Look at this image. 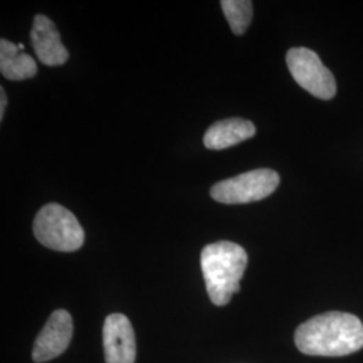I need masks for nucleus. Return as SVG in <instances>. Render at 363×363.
Masks as SVG:
<instances>
[{
	"mask_svg": "<svg viewBox=\"0 0 363 363\" xmlns=\"http://www.w3.org/2000/svg\"><path fill=\"white\" fill-rule=\"evenodd\" d=\"M298 350L313 357H345L363 347L362 322L351 313L331 311L301 323L295 333Z\"/></svg>",
	"mask_w": 363,
	"mask_h": 363,
	"instance_id": "1",
	"label": "nucleus"
},
{
	"mask_svg": "<svg viewBox=\"0 0 363 363\" xmlns=\"http://www.w3.org/2000/svg\"><path fill=\"white\" fill-rule=\"evenodd\" d=\"M247 265V252L235 242L220 241L202 249L201 268L213 304L222 307L232 300L241 288Z\"/></svg>",
	"mask_w": 363,
	"mask_h": 363,
	"instance_id": "2",
	"label": "nucleus"
},
{
	"mask_svg": "<svg viewBox=\"0 0 363 363\" xmlns=\"http://www.w3.org/2000/svg\"><path fill=\"white\" fill-rule=\"evenodd\" d=\"M34 235L43 247L58 252H74L85 241L76 216L58 203H49L39 210L34 220Z\"/></svg>",
	"mask_w": 363,
	"mask_h": 363,
	"instance_id": "3",
	"label": "nucleus"
},
{
	"mask_svg": "<svg viewBox=\"0 0 363 363\" xmlns=\"http://www.w3.org/2000/svg\"><path fill=\"white\" fill-rule=\"evenodd\" d=\"M279 183L280 177L276 171L253 169L216 183L210 189V195L214 201L226 205L250 203L273 194Z\"/></svg>",
	"mask_w": 363,
	"mask_h": 363,
	"instance_id": "4",
	"label": "nucleus"
},
{
	"mask_svg": "<svg viewBox=\"0 0 363 363\" xmlns=\"http://www.w3.org/2000/svg\"><path fill=\"white\" fill-rule=\"evenodd\" d=\"M286 65L294 79L312 96L320 100H331L335 96V78L316 52L306 48H294L286 52Z\"/></svg>",
	"mask_w": 363,
	"mask_h": 363,
	"instance_id": "5",
	"label": "nucleus"
},
{
	"mask_svg": "<svg viewBox=\"0 0 363 363\" xmlns=\"http://www.w3.org/2000/svg\"><path fill=\"white\" fill-rule=\"evenodd\" d=\"M73 337V319L65 310L52 312L43 325L34 347L33 361L37 363L49 362L65 352Z\"/></svg>",
	"mask_w": 363,
	"mask_h": 363,
	"instance_id": "6",
	"label": "nucleus"
},
{
	"mask_svg": "<svg viewBox=\"0 0 363 363\" xmlns=\"http://www.w3.org/2000/svg\"><path fill=\"white\" fill-rule=\"evenodd\" d=\"M103 342L105 363H135L136 340L127 316L112 313L105 319Z\"/></svg>",
	"mask_w": 363,
	"mask_h": 363,
	"instance_id": "7",
	"label": "nucleus"
},
{
	"mask_svg": "<svg viewBox=\"0 0 363 363\" xmlns=\"http://www.w3.org/2000/svg\"><path fill=\"white\" fill-rule=\"evenodd\" d=\"M31 45L43 65L61 66L69 58V52L61 42L55 23L45 15H35L30 31Z\"/></svg>",
	"mask_w": 363,
	"mask_h": 363,
	"instance_id": "8",
	"label": "nucleus"
},
{
	"mask_svg": "<svg viewBox=\"0 0 363 363\" xmlns=\"http://www.w3.org/2000/svg\"><path fill=\"white\" fill-rule=\"evenodd\" d=\"M256 135V127L252 121L233 117L214 123L203 136V144L208 150H225L242 143Z\"/></svg>",
	"mask_w": 363,
	"mask_h": 363,
	"instance_id": "9",
	"label": "nucleus"
},
{
	"mask_svg": "<svg viewBox=\"0 0 363 363\" xmlns=\"http://www.w3.org/2000/svg\"><path fill=\"white\" fill-rule=\"evenodd\" d=\"M0 72L3 77L10 81H22L34 77L38 67L31 55L22 52L18 45L3 38L0 40Z\"/></svg>",
	"mask_w": 363,
	"mask_h": 363,
	"instance_id": "10",
	"label": "nucleus"
},
{
	"mask_svg": "<svg viewBox=\"0 0 363 363\" xmlns=\"http://www.w3.org/2000/svg\"><path fill=\"white\" fill-rule=\"evenodd\" d=\"M222 11L235 35H242L250 25L253 4L249 0H222Z\"/></svg>",
	"mask_w": 363,
	"mask_h": 363,
	"instance_id": "11",
	"label": "nucleus"
},
{
	"mask_svg": "<svg viewBox=\"0 0 363 363\" xmlns=\"http://www.w3.org/2000/svg\"><path fill=\"white\" fill-rule=\"evenodd\" d=\"M6 106H7V96L3 88H0V120H3L4 112H6Z\"/></svg>",
	"mask_w": 363,
	"mask_h": 363,
	"instance_id": "12",
	"label": "nucleus"
},
{
	"mask_svg": "<svg viewBox=\"0 0 363 363\" xmlns=\"http://www.w3.org/2000/svg\"><path fill=\"white\" fill-rule=\"evenodd\" d=\"M18 48H19V49L23 52V49H25V45H23V43H18Z\"/></svg>",
	"mask_w": 363,
	"mask_h": 363,
	"instance_id": "13",
	"label": "nucleus"
}]
</instances>
